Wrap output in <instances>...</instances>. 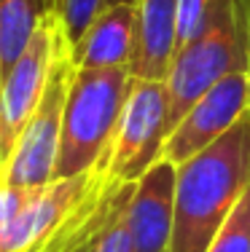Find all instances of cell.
I'll return each instance as SVG.
<instances>
[{
	"label": "cell",
	"instance_id": "cell-1",
	"mask_svg": "<svg viewBox=\"0 0 250 252\" xmlns=\"http://www.w3.org/2000/svg\"><path fill=\"white\" fill-rule=\"evenodd\" d=\"M250 185V107L229 131L178 166L170 252H207Z\"/></svg>",
	"mask_w": 250,
	"mask_h": 252
},
{
	"label": "cell",
	"instance_id": "cell-2",
	"mask_svg": "<svg viewBox=\"0 0 250 252\" xmlns=\"http://www.w3.org/2000/svg\"><path fill=\"white\" fill-rule=\"evenodd\" d=\"M237 70L250 73L248 5L245 0H213L202 32L175 51L167 70L170 131L202 94Z\"/></svg>",
	"mask_w": 250,
	"mask_h": 252
},
{
	"label": "cell",
	"instance_id": "cell-3",
	"mask_svg": "<svg viewBox=\"0 0 250 252\" xmlns=\"http://www.w3.org/2000/svg\"><path fill=\"white\" fill-rule=\"evenodd\" d=\"M132 81L135 78L129 67L73 70L62 116L54 180L86 175L103 161L116 134Z\"/></svg>",
	"mask_w": 250,
	"mask_h": 252
},
{
	"label": "cell",
	"instance_id": "cell-4",
	"mask_svg": "<svg viewBox=\"0 0 250 252\" xmlns=\"http://www.w3.org/2000/svg\"><path fill=\"white\" fill-rule=\"evenodd\" d=\"M73 70L75 64H73V57H70V43L62 35L43 99H40L38 110L33 113V118L27 121L11 158L0 166V185H8V188H43L54 180L59 140H62V116H65V102H68Z\"/></svg>",
	"mask_w": 250,
	"mask_h": 252
},
{
	"label": "cell",
	"instance_id": "cell-5",
	"mask_svg": "<svg viewBox=\"0 0 250 252\" xmlns=\"http://www.w3.org/2000/svg\"><path fill=\"white\" fill-rule=\"evenodd\" d=\"M167 134H170V97L164 81L135 78L110 148L103 156L108 177L113 183H138L162 158Z\"/></svg>",
	"mask_w": 250,
	"mask_h": 252
},
{
	"label": "cell",
	"instance_id": "cell-6",
	"mask_svg": "<svg viewBox=\"0 0 250 252\" xmlns=\"http://www.w3.org/2000/svg\"><path fill=\"white\" fill-rule=\"evenodd\" d=\"M62 35L59 16L51 11L35 30L33 40L16 59L11 73L0 83V166L11 158L27 121L43 99Z\"/></svg>",
	"mask_w": 250,
	"mask_h": 252
},
{
	"label": "cell",
	"instance_id": "cell-7",
	"mask_svg": "<svg viewBox=\"0 0 250 252\" xmlns=\"http://www.w3.org/2000/svg\"><path fill=\"white\" fill-rule=\"evenodd\" d=\"M250 107V73H237L221 78L210 92H205L199 99L188 107V113L180 118L172 131L167 134L162 158L180 166L196 153H202L207 145L221 140Z\"/></svg>",
	"mask_w": 250,
	"mask_h": 252
},
{
	"label": "cell",
	"instance_id": "cell-8",
	"mask_svg": "<svg viewBox=\"0 0 250 252\" xmlns=\"http://www.w3.org/2000/svg\"><path fill=\"white\" fill-rule=\"evenodd\" d=\"M175 183L178 166L159 158L135 183L127 204V223L135 252H170L175 228Z\"/></svg>",
	"mask_w": 250,
	"mask_h": 252
},
{
	"label": "cell",
	"instance_id": "cell-9",
	"mask_svg": "<svg viewBox=\"0 0 250 252\" xmlns=\"http://www.w3.org/2000/svg\"><path fill=\"white\" fill-rule=\"evenodd\" d=\"M138 49V5H108L97 14L75 46L73 64L81 70L129 67Z\"/></svg>",
	"mask_w": 250,
	"mask_h": 252
},
{
	"label": "cell",
	"instance_id": "cell-10",
	"mask_svg": "<svg viewBox=\"0 0 250 252\" xmlns=\"http://www.w3.org/2000/svg\"><path fill=\"white\" fill-rule=\"evenodd\" d=\"M178 3L180 0H138V49L129 64L132 78H167L178 51Z\"/></svg>",
	"mask_w": 250,
	"mask_h": 252
},
{
	"label": "cell",
	"instance_id": "cell-11",
	"mask_svg": "<svg viewBox=\"0 0 250 252\" xmlns=\"http://www.w3.org/2000/svg\"><path fill=\"white\" fill-rule=\"evenodd\" d=\"M51 11L54 0H0V83Z\"/></svg>",
	"mask_w": 250,
	"mask_h": 252
},
{
	"label": "cell",
	"instance_id": "cell-12",
	"mask_svg": "<svg viewBox=\"0 0 250 252\" xmlns=\"http://www.w3.org/2000/svg\"><path fill=\"white\" fill-rule=\"evenodd\" d=\"M207 252H250V185L215 233Z\"/></svg>",
	"mask_w": 250,
	"mask_h": 252
},
{
	"label": "cell",
	"instance_id": "cell-13",
	"mask_svg": "<svg viewBox=\"0 0 250 252\" xmlns=\"http://www.w3.org/2000/svg\"><path fill=\"white\" fill-rule=\"evenodd\" d=\"M100 11H103V0H54V14L59 16V25L70 46L78 43Z\"/></svg>",
	"mask_w": 250,
	"mask_h": 252
},
{
	"label": "cell",
	"instance_id": "cell-14",
	"mask_svg": "<svg viewBox=\"0 0 250 252\" xmlns=\"http://www.w3.org/2000/svg\"><path fill=\"white\" fill-rule=\"evenodd\" d=\"M132 199V196H129ZM129 199L118 207V212L108 220V225L94 236L89 252H135L132 244V233H129V223H127V204Z\"/></svg>",
	"mask_w": 250,
	"mask_h": 252
},
{
	"label": "cell",
	"instance_id": "cell-15",
	"mask_svg": "<svg viewBox=\"0 0 250 252\" xmlns=\"http://www.w3.org/2000/svg\"><path fill=\"white\" fill-rule=\"evenodd\" d=\"M210 5L213 0H180L178 3V49L202 32L210 16Z\"/></svg>",
	"mask_w": 250,
	"mask_h": 252
},
{
	"label": "cell",
	"instance_id": "cell-16",
	"mask_svg": "<svg viewBox=\"0 0 250 252\" xmlns=\"http://www.w3.org/2000/svg\"><path fill=\"white\" fill-rule=\"evenodd\" d=\"M38 188H8L0 185V236H3L5 225L25 209V204L35 196Z\"/></svg>",
	"mask_w": 250,
	"mask_h": 252
},
{
	"label": "cell",
	"instance_id": "cell-17",
	"mask_svg": "<svg viewBox=\"0 0 250 252\" xmlns=\"http://www.w3.org/2000/svg\"><path fill=\"white\" fill-rule=\"evenodd\" d=\"M138 5V0H103V8H108V5Z\"/></svg>",
	"mask_w": 250,
	"mask_h": 252
},
{
	"label": "cell",
	"instance_id": "cell-18",
	"mask_svg": "<svg viewBox=\"0 0 250 252\" xmlns=\"http://www.w3.org/2000/svg\"><path fill=\"white\" fill-rule=\"evenodd\" d=\"M92 242H94V239H92ZM92 242H89V244H86V247H81V250H75V252H89V247H92Z\"/></svg>",
	"mask_w": 250,
	"mask_h": 252
},
{
	"label": "cell",
	"instance_id": "cell-19",
	"mask_svg": "<svg viewBox=\"0 0 250 252\" xmlns=\"http://www.w3.org/2000/svg\"><path fill=\"white\" fill-rule=\"evenodd\" d=\"M245 5H248V22H250V0H245Z\"/></svg>",
	"mask_w": 250,
	"mask_h": 252
}]
</instances>
